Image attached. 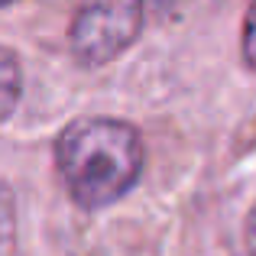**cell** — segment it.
Instances as JSON below:
<instances>
[{"label":"cell","instance_id":"obj_1","mask_svg":"<svg viewBox=\"0 0 256 256\" xmlns=\"http://www.w3.org/2000/svg\"><path fill=\"white\" fill-rule=\"evenodd\" d=\"M56 162L68 194L94 211L120 201L136 185L143 169V140L124 120H78L58 136Z\"/></svg>","mask_w":256,"mask_h":256},{"label":"cell","instance_id":"obj_3","mask_svg":"<svg viewBox=\"0 0 256 256\" xmlns=\"http://www.w3.org/2000/svg\"><path fill=\"white\" fill-rule=\"evenodd\" d=\"M20 65L16 58H13V52H6L4 46H0V120H6L13 114V107H16L20 100Z\"/></svg>","mask_w":256,"mask_h":256},{"label":"cell","instance_id":"obj_6","mask_svg":"<svg viewBox=\"0 0 256 256\" xmlns=\"http://www.w3.org/2000/svg\"><path fill=\"white\" fill-rule=\"evenodd\" d=\"M4 4H13V0H0V6H4Z\"/></svg>","mask_w":256,"mask_h":256},{"label":"cell","instance_id":"obj_5","mask_svg":"<svg viewBox=\"0 0 256 256\" xmlns=\"http://www.w3.org/2000/svg\"><path fill=\"white\" fill-rule=\"evenodd\" d=\"M246 246H250V253L256 256V208L250 211V220H246Z\"/></svg>","mask_w":256,"mask_h":256},{"label":"cell","instance_id":"obj_2","mask_svg":"<svg viewBox=\"0 0 256 256\" xmlns=\"http://www.w3.org/2000/svg\"><path fill=\"white\" fill-rule=\"evenodd\" d=\"M143 0H84L72 23V52L82 65H104L136 39Z\"/></svg>","mask_w":256,"mask_h":256},{"label":"cell","instance_id":"obj_4","mask_svg":"<svg viewBox=\"0 0 256 256\" xmlns=\"http://www.w3.org/2000/svg\"><path fill=\"white\" fill-rule=\"evenodd\" d=\"M244 56H246V62L256 68V0L250 4L246 23H244Z\"/></svg>","mask_w":256,"mask_h":256}]
</instances>
